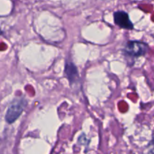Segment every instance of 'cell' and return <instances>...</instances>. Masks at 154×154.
Here are the masks:
<instances>
[{
	"instance_id": "obj_4",
	"label": "cell",
	"mask_w": 154,
	"mask_h": 154,
	"mask_svg": "<svg viewBox=\"0 0 154 154\" xmlns=\"http://www.w3.org/2000/svg\"><path fill=\"white\" fill-rule=\"evenodd\" d=\"M66 74L67 75L68 79L70 81H75V79L78 78V74L76 66L72 63H67L66 65Z\"/></svg>"
},
{
	"instance_id": "obj_1",
	"label": "cell",
	"mask_w": 154,
	"mask_h": 154,
	"mask_svg": "<svg viewBox=\"0 0 154 154\" xmlns=\"http://www.w3.org/2000/svg\"><path fill=\"white\" fill-rule=\"evenodd\" d=\"M26 105V101L24 98H17L14 100L9 106L5 116V119L8 123L14 122L22 113Z\"/></svg>"
},
{
	"instance_id": "obj_5",
	"label": "cell",
	"mask_w": 154,
	"mask_h": 154,
	"mask_svg": "<svg viewBox=\"0 0 154 154\" xmlns=\"http://www.w3.org/2000/svg\"><path fill=\"white\" fill-rule=\"evenodd\" d=\"M149 154H154V139L149 144Z\"/></svg>"
},
{
	"instance_id": "obj_2",
	"label": "cell",
	"mask_w": 154,
	"mask_h": 154,
	"mask_svg": "<svg viewBox=\"0 0 154 154\" xmlns=\"http://www.w3.org/2000/svg\"><path fill=\"white\" fill-rule=\"evenodd\" d=\"M148 47L147 44L141 42L132 41L129 42L125 47V52L127 55L133 57H140L144 55L147 51Z\"/></svg>"
},
{
	"instance_id": "obj_3",
	"label": "cell",
	"mask_w": 154,
	"mask_h": 154,
	"mask_svg": "<svg viewBox=\"0 0 154 154\" xmlns=\"http://www.w3.org/2000/svg\"><path fill=\"white\" fill-rule=\"evenodd\" d=\"M114 19L115 24L121 28L128 29V30L133 29V24L129 19V14L126 12L123 11H116L114 14Z\"/></svg>"
}]
</instances>
